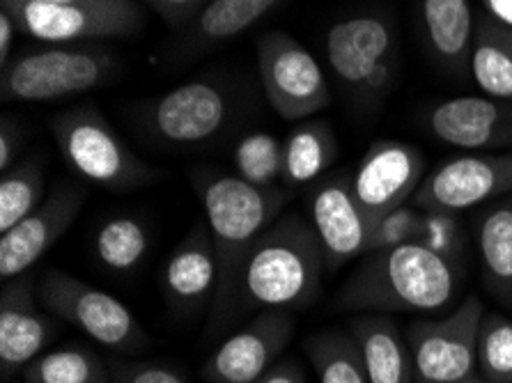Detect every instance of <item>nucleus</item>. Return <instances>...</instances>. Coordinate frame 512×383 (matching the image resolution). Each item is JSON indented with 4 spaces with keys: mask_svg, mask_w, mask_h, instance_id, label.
<instances>
[{
    "mask_svg": "<svg viewBox=\"0 0 512 383\" xmlns=\"http://www.w3.org/2000/svg\"><path fill=\"white\" fill-rule=\"evenodd\" d=\"M113 383H189V379L173 367L143 361H113Z\"/></svg>",
    "mask_w": 512,
    "mask_h": 383,
    "instance_id": "obj_34",
    "label": "nucleus"
},
{
    "mask_svg": "<svg viewBox=\"0 0 512 383\" xmlns=\"http://www.w3.org/2000/svg\"><path fill=\"white\" fill-rule=\"evenodd\" d=\"M12 383H14V381H12Z\"/></svg>",
    "mask_w": 512,
    "mask_h": 383,
    "instance_id": "obj_43",
    "label": "nucleus"
},
{
    "mask_svg": "<svg viewBox=\"0 0 512 383\" xmlns=\"http://www.w3.org/2000/svg\"><path fill=\"white\" fill-rule=\"evenodd\" d=\"M467 383H487V381H480V379L476 377V379H471V381H467Z\"/></svg>",
    "mask_w": 512,
    "mask_h": 383,
    "instance_id": "obj_42",
    "label": "nucleus"
},
{
    "mask_svg": "<svg viewBox=\"0 0 512 383\" xmlns=\"http://www.w3.org/2000/svg\"><path fill=\"white\" fill-rule=\"evenodd\" d=\"M476 246L485 285L512 306V195L487 205L476 218Z\"/></svg>",
    "mask_w": 512,
    "mask_h": 383,
    "instance_id": "obj_22",
    "label": "nucleus"
},
{
    "mask_svg": "<svg viewBox=\"0 0 512 383\" xmlns=\"http://www.w3.org/2000/svg\"><path fill=\"white\" fill-rule=\"evenodd\" d=\"M97 260L115 273L134 271L150 253V230L136 216H113L95 232Z\"/></svg>",
    "mask_w": 512,
    "mask_h": 383,
    "instance_id": "obj_28",
    "label": "nucleus"
},
{
    "mask_svg": "<svg viewBox=\"0 0 512 383\" xmlns=\"http://www.w3.org/2000/svg\"><path fill=\"white\" fill-rule=\"evenodd\" d=\"M53 138L76 175L113 191L154 182L159 173L129 150L95 106H76L53 117Z\"/></svg>",
    "mask_w": 512,
    "mask_h": 383,
    "instance_id": "obj_5",
    "label": "nucleus"
},
{
    "mask_svg": "<svg viewBox=\"0 0 512 383\" xmlns=\"http://www.w3.org/2000/svg\"><path fill=\"white\" fill-rule=\"evenodd\" d=\"M395 49V28L382 14H356L333 23L327 33V60L333 74L366 95H382L391 88Z\"/></svg>",
    "mask_w": 512,
    "mask_h": 383,
    "instance_id": "obj_10",
    "label": "nucleus"
},
{
    "mask_svg": "<svg viewBox=\"0 0 512 383\" xmlns=\"http://www.w3.org/2000/svg\"><path fill=\"white\" fill-rule=\"evenodd\" d=\"M232 115V99L214 81H191L166 92L145 108L147 134L173 147H196L226 129Z\"/></svg>",
    "mask_w": 512,
    "mask_h": 383,
    "instance_id": "obj_12",
    "label": "nucleus"
},
{
    "mask_svg": "<svg viewBox=\"0 0 512 383\" xmlns=\"http://www.w3.org/2000/svg\"><path fill=\"white\" fill-rule=\"evenodd\" d=\"M370 383H416L414 358L398 324L382 312H361L349 322Z\"/></svg>",
    "mask_w": 512,
    "mask_h": 383,
    "instance_id": "obj_20",
    "label": "nucleus"
},
{
    "mask_svg": "<svg viewBox=\"0 0 512 383\" xmlns=\"http://www.w3.org/2000/svg\"><path fill=\"white\" fill-rule=\"evenodd\" d=\"M42 306L69 326L79 328L106 349L118 354H134L147 347V335L138 319L120 299L104 289L51 269L40 283Z\"/></svg>",
    "mask_w": 512,
    "mask_h": 383,
    "instance_id": "obj_6",
    "label": "nucleus"
},
{
    "mask_svg": "<svg viewBox=\"0 0 512 383\" xmlns=\"http://www.w3.org/2000/svg\"><path fill=\"white\" fill-rule=\"evenodd\" d=\"M308 214L331 269L343 267L372 250L375 221L354 198L349 177L320 179L310 191Z\"/></svg>",
    "mask_w": 512,
    "mask_h": 383,
    "instance_id": "obj_15",
    "label": "nucleus"
},
{
    "mask_svg": "<svg viewBox=\"0 0 512 383\" xmlns=\"http://www.w3.org/2000/svg\"><path fill=\"white\" fill-rule=\"evenodd\" d=\"M490 17L503 28H512V0H483Z\"/></svg>",
    "mask_w": 512,
    "mask_h": 383,
    "instance_id": "obj_39",
    "label": "nucleus"
},
{
    "mask_svg": "<svg viewBox=\"0 0 512 383\" xmlns=\"http://www.w3.org/2000/svg\"><path fill=\"white\" fill-rule=\"evenodd\" d=\"M19 33L17 21L12 19V14L0 7V72L10 65V51L14 46V37Z\"/></svg>",
    "mask_w": 512,
    "mask_h": 383,
    "instance_id": "obj_38",
    "label": "nucleus"
},
{
    "mask_svg": "<svg viewBox=\"0 0 512 383\" xmlns=\"http://www.w3.org/2000/svg\"><path fill=\"white\" fill-rule=\"evenodd\" d=\"M421 221L423 211L409 205L379 218L375 223V230H372V250L407 244V241H418V237H421Z\"/></svg>",
    "mask_w": 512,
    "mask_h": 383,
    "instance_id": "obj_32",
    "label": "nucleus"
},
{
    "mask_svg": "<svg viewBox=\"0 0 512 383\" xmlns=\"http://www.w3.org/2000/svg\"><path fill=\"white\" fill-rule=\"evenodd\" d=\"M512 195V152L460 154L425 175L411 205L430 214H460Z\"/></svg>",
    "mask_w": 512,
    "mask_h": 383,
    "instance_id": "obj_11",
    "label": "nucleus"
},
{
    "mask_svg": "<svg viewBox=\"0 0 512 383\" xmlns=\"http://www.w3.org/2000/svg\"><path fill=\"white\" fill-rule=\"evenodd\" d=\"M56 326L40 312L28 276L5 280L0 292V374L10 381L49 345Z\"/></svg>",
    "mask_w": 512,
    "mask_h": 383,
    "instance_id": "obj_18",
    "label": "nucleus"
},
{
    "mask_svg": "<svg viewBox=\"0 0 512 383\" xmlns=\"http://www.w3.org/2000/svg\"><path fill=\"white\" fill-rule=\"evenodd\" d=\"M418 241L428 244L430 248L439 250L441 255L451 257L460 253L462 239H460V228H457L453 214H430V211H423L421 221V237Z\"/></svg>",
    "mask_w": 512,
    "mask_h": 383,
    "instance_id": "obj_33",
    "label": "nucleus"
},
{
    "mask_svg": "<svg viewBox=\"0 0 512 383\" xmlns=\"http://www.w3.org/2000/svg\"><path fill=\"white\" fill-rule=\"evenodd\" d=\"M478 374L487 383H512V319L485 312L478 333Z\"/></svg>",
    "mask_w": 512,
    "mask_h": 383,
    "instance_id": "obj_31",
    "label": "nucleus"
},
{
    "mask_svg": "<svg viewBox=\"0 0 512 383\" xmlns=\"http://www.w3.org/2000/svg\"><path fill=\"white\" fill-rule=\"evenodd\" d=\"M469 69L487 97L512 101V49L494 19L478 23Z\"/></svg>",
    "mask_w": 512,
    "mask_h": 383,
    "instance_id": "obj_25",
    "label": "nucleus"
},
{
    "mask_svg": "<svg viewBox=\"0 0 512 383\" xmlns=\"http://www.w3.org/2000/svg\"><path fill=\"white\" fill-rule=\"evenodd\" d=\"M421 21L434 60L453 74L467 72L476 37L469 0H421Z\"/></svg>",
    "mask_w": 512,
    "mask_h": 383,
    "instance_id": "obj_21",
    "label": "nucleus"
},
{
    "mask_svg": "<svg viewBox=\"0 0 512 383\" xmlns=\"http://www.w3.org/2000/svg\"><path fill=\"white\" fill-rule=\"evenodd\" d=\"M44 168L37 156L17 161L0 177V232L14 228L42 205Z\"/></svg>",
    "mask_w": 512,
    "mask_h": 383,
    "instance_id": "obj_29",
    "label": "nucleus"
},
{
    "mask_svg": "<svg viewBox=\"0 0 512 383\" xmlns=\"http://www.w3.org/2000/svg\"><path fill=\"white\" fill-rule=\"evenodd\" d=\"M19 143V127L10 120V117H3V122H0V173H5L7 168L14 166V156H17Z\"/></svg>",
    "mask_w": 512,
    "mask_h": 383,
    "instance_id": "obj_36",
    "label": "nucleus"
},
{
    "mask_svg": "<svg viewBox=\"0 0 512 383\" xmlns=\"http://www.w3.org/2000/svg\"><path fill=\"white\" fill-rule=\"evenodd\" d=\"M478 296H467L451 315L411 322L405 338L416 383H467L478 374V333L485 317Z\"/></svg>",
    "mask_w": 512,
    "mask_h": 383,
    "instance_id": "obj_7",
    "label": "nucleus"
},
{
    "mask_svg": "<svg viewBox=\"0 0 512 383\" xmlns=\"http://www.w3.org/2000/svg\"><path fill=\"white\" fill-rule=\"evenodd\" d=\"M161 285L175 306L200 308L219 289V257L207 228H193L175 246L161 271Z\"/></svg>",
    "mask_w": 512,
    "mask_h": 383,
    "instance_id": "obj_19",
    "label": "nucleus"
},
{
    "mask_svg": "<svg viewBox=\"0 0 512 383\" xmlns=\"http://www.w3.org/2000/svg\"><path fill=\"white\" fill-rule=\"evenodd\" d=\"M327 257L304 216H278L248 253L239 303L251 310H304L322 289Z\"/></svg>",
    "mask_w": 512,
    "mask_h": 383,
    "instance_id": "obj_2",
    "label": "nucleus"
},
{
    "mask_svg": "<svg viewBox=\"0 0 512 383\" xmlns=\"http://www.w3.org/2000/svg\"><path fill=\"white\" fill-rule=\"evenodd\" d=\"M281 3L283 0H209L189 26L186 46L203 51L226 44L253 28Z\"/></svg>",
    "mask_w": 512,
    "mask_h": 383,
    "instance_id": "obj_23",
    "label": "nucleus"
},
{
    "mask_svg": "<svg viewBox=\"0 0 512 383\" xmlns=\"http://www.w3.org/2000/svg\"><path fill=\"white\" fill-rule=\"evenodd\" d=\"M207 230L219 257V289L212 301V324H223L239 303V280L260 234L281 216L287 193L278 186H253L237 175L200 179Z\"/></svg>",
    "mask_w": 512,
    "mask_h": 383,
    "instance_id": "obj_3",
    "label": "nucleus"
},
{
    "mask_svg": "<svg viewBox=\"0 0 512 383\" xmlns=\"http://www.w3.org/2000/svg\"><path fill=\"white\" fill-rule=\"evenodd\" d=\"M30 3H46V5H113L120 0H30Z\"/></svg>",
    "mask_w": 512,
    "mask_h": 383,
    "instance_id": "obj_40",
    "label": "nucleus"
},
{
    "mask_svg": "<svg viewBox=\"0 0 512 383\" xmlns=\"http://www.w3.org/2000/svg\"><path fill=\"white\" fill-rule=\"evenodd\" d=\"M292 335L290 310H260L207 358L203 379L207 383H255L281 361Z\"/></svg>",
    "mask_w": 512,
    "mask_h": 383,
    "instance_id": "obj_13",
    "label": "nucleus"
},
{
    "mask_svg": "<svg viewBox=\"0 0 512 383\" xmlns=\"http://www.w3.org/2000/svg\"><path fill=\"white\" fill-rule=\"evenodd\" d=\"M425 179L423 154L400 140H379L359 161L352 182L354 198L372 221L414 200Z\"/></svg>",
    "mask_w": 512,
    "mask_h": 383,
    "instance_id": "obj_14",
    "label": "nucleus"
},
{
    "mask_svg": "<svg viewBox=\"0 0 512 383\" xmlns=\"http://www.w3.org/2000/svg\"><path fill=\"white\" fill-rule=\"evenodd\" d=\"M23 383H113V377L92 349L60 347L23 367Z\"/></svg>",
    "mask_w": 512,
    "mask_h": 383,
    "instance_id": "obj_26",
    "label": "nucleus"
},
{
    "mask_svg": "<svg viewBox=\"0 0 512 383\" xmlns=\"http://www.w3.org/2000/svg\"><path fill=\"white\" fill-rule=\"evenodd\" d=\"M338 145L327 122H301L283 140V184L290 189L320 179L336 161Z\"/></svg>",
    "mask_w": 512,
    "mask_h": 383,
    "instance_id": "obj_24",
    "label": "nucleus"
},
{
    "mask_svg": "<svg viewBox=\"0 0 512 383\" xmlns=\"http://www.w3.org/2000/svg\"><path fill=\"white\" fill-rule=\"evenodd\" d=\"M460 292V267L423 241L372 250L336 296V306L354 312L446 310Z\"/></svg>",
    "mask_w": 512,
    "mask_h": 383,
    "instance_id": "obj_1",
    "label": "nucleus"
},
{
    "mask_svg": "<svg viewBox=\"0 0 512 383\" xmlns=\"http://www.w3.org/2000/svg\"><path fill=\"white\" fill-rule=\"evenodd\" d=\"M118 72V60L102 46L51 44L10 60L0 72L3 101L44 104L97 90Z\"/></svg>",
    "mask_w": 512,
    "mask_h": 383,
    "instance_id": "obj_4",
    "label": "nucleus"
},
{
    "mask_svg": "<svg viewBox=\"0 0 512 383\" xmlns=\"http://www.w3.org/2000/svg\"><path fill=\"white\" fill-rule=\"evenodd\" d=\"M21 33L46 44H81L92 39L134 37L145 26V12L136 0L113 5H46L30 0H0Z\"/></svg>",
    "mask_w": 512,
    "mask_h": 383,
    "instance_id": "obj_8",
    "label": "nucleus"
},
{
    "mask_svg": "<svg viewBox=\"0 0 512 383\" xmlns=\"http://www.w3.org/2000/svg\"><path fill=\"white\" fill-rule=\"evenodd\" d=\"M496 26H499V23H496ZM499 28H501L503 37H506V42L510 44V49H512V28H503V26H499Z\"/></svg>",
    "mask_w": 512,
    "mask_h": 383,
    "instance_id": "obj_41",
    "label": "nucleus"
},
{
    "mask_svg": "<svg viewBox=\"0 0 512 383\" xmlns=\"http://www.w3.org/2000/svg\"><path fill=\"white\" fill-rule=\"evenodd\" d=\"M432 136L460 150H503L512 145L510 101L492 97H455L428 115Z\"/></svg>",
    "mask_w": 512,
    "mask_h": 383,
    "instance_id": "obj_17",
    "label": "nucleus"
},
{
    "mask_svg": "<svg viewBox=\"0 0 512 383\" xmlns=\"http://www.w3.org/2000/svg\"><path fill=\"white\" fill-rule=\"evenodd\" d=\"M83 202V189L62 184L33 214H28L7 232H0V276L3 280L26 276L76 221Z\"/></svg>",
    "mask_w": 512,
    "mask_h": 383,
    "instance_id": "obj_16",
    "label": "nucleus"
},
{
    "mask_svg": "<svg viewBox=\"0 0 512 383\" xmlns=\"http://www.w3.org/2000/svg\"><path fill=\"white\" fill-rule=\"evenodd\" d=\"M308 361L320 383H370L354 335L331 328L306 342Z\"/></svg>",
    "mask_w": 512,
    "mask_h": 383,
    "instance_id": "obj_27",
    "label": "nucleus"
},
{
    "mask_svg": "<svg viewBox=\"0 0 512 383\" xmlns=\"http://www.w3.org/2000/svg\"><path fill=\"white\" fill-rule=\"evenodd\" d=\"M232 163L239 179L269 189L283 177V143L267 131H253L237 143Z\"/></svg>",
    "mask_w": 512,
    "mask_h": 383,
    "instance_id": "obj_30",
    "label": "nucleus"
},
{
    "mask_svg": "<svg viewBox=\"0 0 512 383\" xmlns=\"http://www.w3.org/2000/svg\"><path fill=\"white\" fill-rule=\"evenodd\" d=\"M255 383H308V379L299 361L285 358V361H278L269 372L262 374Z\"/></svg>",
    "mask_w": 512,
    "mask_h": 383,
    "instance_id": "obj_37",
    "label": "nucleus"
},
{
    "mask_svg": "<svg viewBox=\"0 0 512 383\" xmlns=\"http://www.w3.org/2000/svg\"><path fill=\"white\" fill-rule=\"evenodd\" d=\"M170 28H186L205 10L209 0H143Z\"/></svg>",
    "mask_w": 512,
    "mask_h": 383,
    "instance_id": "obj_35",
    "label": "nucleus"
},
{
    "mask_svg": "<svg viewBox=\"0 0 512 383\" xmlns=\"http://www.w3.org/2000/svg\"><path fill=\"white\" fill-rule=\"evenodd\" d=\"M258 69L267 101L283 120H308L329 106L331 92L320 62L287 33L260 37Z\"/></svg>",
    "mask_w": 512,
    "mask_h": 383,
    "instance_id": "obj_9",
    "label": "nucleus"
}]
</instances>
